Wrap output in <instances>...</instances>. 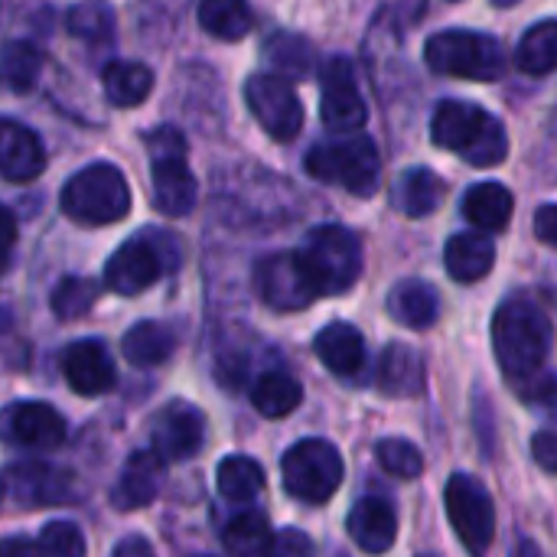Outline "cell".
I'll return each mask as SVG.
<instances>
[{
	"label": "cell",
	"mask_w": 557,
	"mask_h": 557,
	"mask_svg": "<svg viewBox=\"0 0 557 557\" xmlns=\"http://www.w3.org/2000/svg\"><path fill=\"white\" fill-rule=\"evenodd\" d=\"M245 101L268 137L287 144L304 127V104L294 85L281 75H251L245 82Z\"/></svg>",
	"instance_id": "cell-12"
},
{
	"label": "cell",
	"mask_w": 557,
	"mask_h": 557,
	"mask_svg": "<svg viewBox=\"0 0 557 557\" xmlns=\"http://www.w3.org/2000/svg\"><path fill=\"white\" fill-rule=\"evenodd\" d=\"M532 457L542 470L557 473V434L555 431H539L532 437Z\"/></svg>",
	"instance_id": "cell-41"
},
{
	"label": "cell",
	"mask_w": 557,
	"mask_h": 557,
	"mask_svg": "<svg viewBox=\"0 0 557 557\" xmlns=\"http://www.w3.org/2000/svg\"><path fill=\"white\" fill-rule=\"evenodd\" d=\"M69 33L88 46L108 42L114 36V10L104 0H88L72 7L69 13Z\"/></svg>",
	"instance_id": "cell-36"
},
{
	"label": "cell",
	"mask_w": 557,
	"mask_h": 557,
	"mask_svg": "<svg viewBox=\"0 0 557 557\" xmlns=\"http://www.w3.org/2000/svg\"><path fill=\"white\" fill-rule=\"evenodd\" d=\"M346 529L366 555H385L398 539V516L385 499H359Z\"/></svg>",
	"instance_id": "cell-18"
},
{
	"label": "cell",
	"mask_w": 557,
	"mask_h": 557,
	"mask_svg": "<svg viewBox=\"0 0 557 557\" xmlns=\"http://www.w3.org/2000/svg\"><path fill=\"white\" fill-rule=\"evenodd\" d=\"M202 441H206V421H202V414H199L193 405H186V401L166 405V408L157 414V421H153V450H157L166 463L196 457L199 447H202Z\"/></svg>",
	"instance_id": "cell-15"
},
{
	"label": "cell",
	"mask_w": 557,
	"mask_h": 557,
	"mask_svg": "<svg viewBox=\"0 0 557 557\" xmlns=\"http://www.w3.org/2000/svg\"><path fill=\"white\" fill-rule=\"evenodd\" d=\"M493 349L512 382L535 379L552 352V320L532 300H506L493 317Z\"/></svg>",
	"instance_id": "cell-1"
},
{
	"label": "cell",
	"mask_w": 557,
	"mask_h": 557,
	"mask_svg": "<svg viewBox=\"0 0 557 557\" xmlns=\"http://www.w3.org/2000/svg\"><path fill=\"white\" fill-rule=\"evenodd\" d=\"M388 313L401 326L428 330V326L437 323L441 297H437V290L428 281L408 277V281H401V284L392 287V294H388Z\"/></svg>",
	"instance_id": "cell-23"
},
{
	"label": "cell",
	"mask_w": 557,
	"mask_h": 557,
	"mask_svg": "<svg viewBox=\"0 0 557 557\" xmlns=\"http://www.w3.org/2000/svg\"><path fill=\"white\" fill-rule=\"evenodd\" d=\"M447 274L460 284L483 281L496 264V245L483 232H460L444 248Z\"/></svg>",
	"instance_id": "cell-22"
},
{
	"label": "cell",
	"mask_w": 557,
	"mask_h": 557,
	"mask_svg": "<svg viewBox=\"0 0 557 557\" xmlns=\"http://www.w3.org/2000/svg\"><path fill=\"white\" fill-rule=\"evenodd\" d=\"M180 261V248L166 232H140L137 238L124 242L104 264V287L134 297L144 294L160 281L166 268Z\"/></svg>",
	"instance_id": "cell-7"
},
{
	"label": "cell",
	"mask_w": 557,
	"mask_h": 557,
	"mask_svg": "<svg viewBox=\"0 0 557 557\" xmlns=\"http://www.w3.org/2000/svg\"><path fill=\"white\" fill-rule=\"evenodd\" d=\"M320 117L333 134H352L366 124L369 111L352 82V65L346 59H330L323 65V95H320Z\"/></svg>",
	"instance_id": "cell-13"
},
{
	"label": "cell",
	"mask_w": 557,
	"mask_h": 557,
	"mask_svg": "<svg viewBox=\"0 0 557 557\" xmlns=\"http://www.w3.org/2000/svg\"><path fill=\"white\" fill-rule=\"evenodd\" d=\"M444 499H447L450 525L457 529L463 548L473 557L486 555L496 539V506L486 486L470 473H454L447 480Z\"/></svg>",
	"instance_id": "cell-10"
},
{
	"label": "cell",
	"mask_w": 557,
	"mask_h": 557,
	"mask_svg": "<svg viewBox=\"0 0 557 557\" xmlns=\"http://www.w3.org/2000/svg\"><path fill=\"white\" fill-rule=\"evenodd\" d=\"M268 557H317V548L310 535H304L300 529H284L274 535Z\"/></svg>",
	"instance_id": "cell-40"
},
{
	"label": "cell",
	"mask_w": 557,
	"mask_h": 557,
	"mask_svg": "<svg viewBox=\"0 0 557 557\" xmlns=\"http://www.w3.org/2000/svg\"><path fill=\"white\" fill-rule=\"evenodd\" d=\"M375 454H379L382 470L398 476V480H418L424 473V457H421V450L411 441L385 437V441H379Z\"/></svg>",
	"instance_id": "cell-38"
},
{
	"label": "cell",
	"mask_w": 557,
	"mask_h": 557,
	"mask_svg": "<svg viewBox=\"0 0 557 557\" xmlns=\"http://www.w3.org/2000/svg\"><path fill=\"white\" fill-rule=\"evenodd\" d=\"M307 173L349 189L352 196L369 199L379 189V176H382V160H379V147L372 137L352 131V134H336L326 144H317L307 153Z\"/></svg>",
	"instance_id": "cell-3"
},
{
	"label": "cell",
	"mask_w": 557,
	"mask_h": 557,
	"mask_svg": "<svg viewBox=\"0 0 557 557\" xmlns=\"http://www.w3.org/2000/svg\"><path fill=\"white\" fill-rule=\"evenodd\" d=\"M0 499H3V483H0Z\"/></svg>",
	"instance_id": "cell-48"
},
{
	"label": "cell",
	"mask_w": 557,
	"mask_h": 557,
	"mask_svg": "<svg viewBox=\"0 0 557 557\" xmlns=\"http://www.w3.org/2000/svg\"><path fill=\"white\" fill-rule=\"evenodd\" d=\"M225 552L232 557H268L271 552V525L261 512H242L225 525Z\"/></svg>",
	"instance_id": "cell-33"
},
{
	"label": "cell",
	"mask_w": 557,
	"mask_h": 557,
	"mask_svg": "<svg viewBox=\"0 0 557 557\" xmlns=\"http://www.w3.org/2000/svg\"><path fill=\"white\" fill-rule=\"evenodd\" d=\"M163 467H166V460L157 450H137L127 460V467H124V473H121V480L114 486V496H111L114 506L117 509H144V506H150L157 499V493H160Z\"/></svg>",
	"instance_id": "cell-19"
},
{
	"label": "cell",
	"mask_w": 557,
	"mask_h": 557,
	"mask_svg": "<svg viewBox=\"0 0 557 557\" xmlns=\"http://www.w3.org/2000/svg\"><path fill=\"white\" fill-rule=\"evenodd\" d=\"M0 557H39V552L26 539H3L0 542Z\"/></svg>",
	"instance_id": "cell-44"
},
{
	"label": "cell",
	"mask_w": 557,
	"mask_h": 557,
	"mask_svg": "<svg viewBox=\"0 0 557 557\" xmlns=\"http://www.w3.org/2000/svg\"><path fill=\"white\" fill-rule=\"evenodd\" d=\"M424 59L437 75L467 82H496L506 72V49L493 36L470 29L434 33L424 46Z\"/></svg>",
	"instance_id": "cell-5"
},
{
	"label": "cell",
	"mask_w": 557,
	"mask_h": 557,
	"mask_svg": "<svg viewBox=\"0 0 557 557\" xmlns=\"http://www.w3.org/2000/svg\"><path fill=\"white\" fill-rule=\"evenodd\" d=\"M39 72H42V55L36 46L13 39L0 49V88L3 91H13V95L29 91Z\"/></svg>",
	"instance_id": "cell-31"
},
{
	"label": "cell",
	"mask_w": 557,
	"mask_h": 557,
	"mask_svg": "<svg viewBox=\"0 0 557 557\" xmlns=\"http://www.w3.org/2000/svg\"><path fill=\"white\" fill-rule=\"evenodd\" d=\"M101 82L114 108H137L153 91V72L144 62H131V59L108 62L101 72Z\"/></svg>",
	"instance_id": "cell-27"
},
{
	"label": "cell",
	"mask_w": 557,
	"mask_h": 557,
	"mask_svg": "<svg viewBox=\"0 0 557 557\" xmlns=\"http://www.w3.org/2000/svg\"><path fill=\"white\" fill-rule=\"evenodd\" d=\"M39 557H85V535L72 522H49L36 542Z\"/></svg>",
	"instance_id": "cell-39"
},
{
	"label": "cell",
	"mask_w": 557,
	"mask_h": 557,
	"mask_svg": "<svg viewBox=\"0 0 557 557\" xmlns=\"http://www.w3.org/2000/svg\"><path fill=\"white\" fill-rule=\"evenodd\" d=\"M300 398H304V388L287 372H268L251 388V405L264 418H287L290 411H297Z\"/></svg>",
	"instance_id": "cell-32"
},
{
	"label": "cell",
	"mask_w": 557,
	"mask_h": 557,
	"mask_svg": "<svg viewBox=\"0 0 557 557\" xmlns=\"http://www.w3.org/2000/svg\"><path fill=\"white\" fill-rule=\"evenodd\" d=\"M535 235L548 245L557 248V206H542L535 215Z\"/></svg>",
	"instance_id": "cell-42"
},
{
	"label": "cell",
	"mask_w": 557,
	"mask_h": 557,
	"mask_svg": "<svg viewBox=\"0 0 557 557\" xmlns=\"http://www.w3.org/2000/svg\"><path fill=\"white\" fill-rule=\"evenodd\" d=\"M313 349H317L320 362H323L333 375H343V379L356 375V372L366 366V339H362V333H359L356 326H349V323H330V326L317 336Z\"/></svg>",
	"instance_id": "cell-24"
},
{
	"label": "cell",
	"mask_w": 557,
	"mask_h": 557,
	"mask_svg": "<svg viewBox=\"0 0 557 557\" xmlns=\"http://www.w3.org/2000/svg\"><path fill=\"white\" fill-rule=\"evenodd\" d=\"M10 493L29 506H55L72 496V476L49 463H23L7 473Z\"/></svg>",
	"instance_id": "cell-20"
},
{
	"label": "cell",
	"mask_w": 557,
	"mask_h": 557,
	"mask_svg": "<svg viewBox=\"0 0 557 557\" xmlns=\"http://www.w3.org/2000/svg\"><path fill=\"white\" fill-rule=\"evenodd\" d=\"M441 202H444V180L434 170L414 166V170H405L398 176V183H395V206L408 219H424Z\"/></svg>",
	"instance_id": "cell-26"
},
{
	"label": "cell",
	"mask_w": 557,
	"mask_h": 557,
	"mask_svg": "<svg viewBox=\"0 0 557 557\" xmlns=\"http://www.w3.org/2000/svg\"><path fill=\"white\" fill-rule=\"evenodd\" d=\"M173 346H176L173 333H170L163 323H153V320L134 323V326L124 333V343H121L127 362L137 366V369H150V366L166 362V359L173 356Z\"/></svg>",
	"instance_id": "cell-28"
},
{
	"label": "cell",
	"mask_w": 557,
	"mask_h": 557,
	"mask_svg": "<svg viewBox=\"0 0 557 557\" xmlns=\"http://www.w3.org/2000/svg\"><path fill=\"white\" fill-rule=\"evenodd\" d=\"M199 26L222 42H238L251 33L255 13H251L248 0H202Z\"/></svg>",
	"instance_id": "cell-29"
},
{
	"label": "cell",
	"mask_w": 557,
	"mask_h": 557,
	"mask_svg": "<svg viewBox=\"0 0 557 557\" xmlns=\"http://www.w3.org/2000/svg\"><path fill=\"white\" fill-rule=\"evenodd\" d=\"M268 62L274 65V75L281 78H307L313 72V46L304 36L294 33H277L264 46Z\"/></svg>",
	"instance_id": "cell-35"
},
{
	"label": "cell",
	"mask_w": 557,
	"mask_h": 557,
	"mask_svg": "<svg viewBox=\"0 0 557 557\" xmlns=\"http://www.w3.org/2000/svg\"><path fill=\"white\" fill-rule=\"evenodd\" d=\"M516 65H519L525 75H535V78L555 72L557 20H542V23H535V26L522 36V42H519V49H516Z\"/></svg>",
	"instance_id": "cell-30"
},
{
	"label": "cell",
	"mask_w": 557,
	"mask_h": 557,
	"mask_svg": "<svg viewBox=\"0 0 557 557\" xmlns=\"http://www.w3.org/2000/svg\"><path fill=\"white\" fill-rule=\"evenodd\" d=\"M431 137L437 147L460 153L470 166H496L509 153L506 127L473 101H444L434 111Z\"/></svg>",
	"instance_id": "cell-2"
},
{
	"label": "cell",
	"mask_w": 557,
	"mask_h": 557,
	"mask_svg": "<svg viewBox=\"0 0 557 557\" xmlns=\"http://www.w3.org/2000/svg\"><path fill=\"white\" fill-rule=\"evenodd\" d=\"M512 557H539V545H535L532 539H522V542L516 545Z\"/></svg>",
	"instance_id": "cell-46"
},
{
	"label": "cell",
	"mask_w": 557,
	"mask_h": 557,
	"mask_svg": "<svg viewBox=\"0 0 557 557\" xmlns=\"http://www.w3.org/2000/svg\"><path fill=\"white\" fill-rule=\"evenodd\" d=\"M101 294V284L98 281H88V277H65L59 281V287L52 290V310L59 320H82L95 300Z\"/></svg>",
	"instance_id": "cell-37"
},
{
	"label": "cell",
	"mask_w": 557,
	"mask_h": 557,
	"mask_svg": "<svg viewBox=\"0 0 557 557\" xmlns=\"http://www.w3.org/2000/svg\"><path fill=\"white\" fill-rule=\"evenodd\" d=\"M219 493L232 503H251L264 490V470L251 457H225L215 470Z\"/></svg>",
	"instance_id": "cell-34"
},
{
	"label": "cell",
	"mask_w": 557,
	"mask_h": 557,
	"mask_svg": "<svg viewBox=\"0 0 557 557\" xmlns=\"http://www.w3.org/2000/svg\"><path fill=\"white\" fill-rule=\"evenodd\" d=\"M284 490L310 506H320L336 496L343 483V457L330 441L310 437L294 444L281 460Z\"/></svg>",
	"instance_id": "cell-8"
},
{
	"label": "cell",
	"mask_w": 557,
	"mask_h": 557,
	"mask_svg": "<svg viewBox=\"0 0 557 557\" xmlns=\"http://www.w3.org/2000/svg\"><path fill=\"white\" fill-rule=\"evenodd\" d=\"M46 170L42 140L20 121L0 117V176L10 183H29Z\"/></svg>",
	"instance_id": "cell-17"
},
{
	"label": "cell",
	"mask_w": 557,
	"mask_h": 557,
	"mask_svg": "<svg viewBox=\"0 0 557 557\" xmlns=\"http://www.w3.org/2000/svg\"><path fill=\"white\" fill-rule=\"evenodd\" d=\"M0 434L26 450H55L65 441V421L42 401H20L0 414Z\"/></svg>",
	"instance_id": "cell-14"
},
{
	"label": "cell",
	"mask_w": 557,
	"mask_h": 557,
	"mask_svg": "<svg viewBox=\"0 0 557 557\" xmlns=\"http://www.w3.org/2000/svg\"><path fill=\"white\" fill-rule=\"evenodd\" d=\"M512 209H516L512 193L496 180L476 183L463 196V215L476 225V232H503L512 222Z\"/></svg>",
	"instance_id": "cell-25"
},
{
	"label": "cell",
	"mask_w": 557,
	"mask_h": 557,
	"mask_svg": "<svg viewBox=\"0 0 557 557\" xmlns=\"http://www.w3.org/2000/svg\"><path fill=\"white\" fill-rule=\"evenodd\" d=\"M62 375L82 398H98L114 388V362L98 339H78L62 356Z\"/></svg>",
	"instance_id": "cell-16"
},
{
	"label": "cell",
	"mask_w": 557,
	"mask_h": 557,
	"mask_svg": "<svg viewBox=\"0 0 557 557\" xmlns=\"http://www.w3.org/2000/svg\"><path fill=\"white\" fill-rule=\"evenodd\" d=\"M150 150V176H153V206L170 215H189L196 206V176L186 163V137L163 124L147 137Z\"/></svg>",
	"instance_id": "cell-6"
},
{
	"label": "cell",
	"mask_w": 557,
	"mask_h": 557,
	"mask_svg": "<svg viewBox=\"0 0 557 557\" xmlns=\"http://www.w3.org/2000/svg\"><path fill=\"white\" fill-rule=\"evenodd\" d=\"M59 202L78 225H114L131 212V189L117 166L88 163L62 186Z\"/></svg>",
	"instance_id": "cell-4"
},
{
	"label": "cell",
	"mask_w": 557,
	"mask_h": 557,
	"mask_svg": "<svg viewBox=\"0 0 557 557\" xmlns=\"http://www.w3.org/2000/svg\"><path fill=\"white\" fill-rule=\"evenodd\" d=\"M255 284H258L261 300L284 313L304 310L320 297V287L300 251H281V255L264 258L255 271Z\"/></svg>",
	"instance_id": "cell-11"
},
{
	"label": "cell",
	"mask_w": 557,
	"mask_h": 557,
	"mask_svg": "<svg viewBox=\"0 0 557 557\" xmlns=\"http://www.w3.org/2000/svg\"><path fill=\"white\" fill-rule=\"evenodd\" d=\"M428 385L424 359L405 343H392L379 359V388L388 398H418Z\"/></svg>",
	"instance_id": "cell-21"
},
{
	"label": "cell",
	"mask_w": 557,
	"mask_h": 557,
	"mask_svg": "<svg viewBox=\"0 0 557 557\" xmlns=\"http://www.w3.org/2000/svg\"><path fill=\"white\" fill-rule=\"evenodd\" d=\"M496 7H512V3H519V0H493Z\"/></svg>",
	"instance_id": "cell-47"
},
{
	"label": "cell",
	"mask_w": 557,
	"mask_h": 557,
	"mask_svg": "<svg viewBox=\"0 0 557 557\" xmlns=\"http://www.w3.org/2000/svg\"><path fill=\"white\" fill-rule=\"evenodd\" d=\"M114 557H153V548L144 542V539H124L117 548H114Z\"/></svg>",
	"instance_id": "cell-45"
},
{
	"label": "cell",
	"mask_w": 557,
	"mask_h": 557,
	"mask_svg": "<svg viewBox=\"0 0 557 557\" xmlns=\"http://www.w3.org/2000/svg\"><path fill=\"white\" fill-rule=\"evenodd\" d=\"M13 245H16V219H13V212L0 202V261L10 255Z\"/></svg>",
	"instance_id": "cell-43"
},
{
	"label": "cell",
	"mask_w": 557,
	"mask_h": 557,
	"mask_svg": "<svg viewBox=\"0 0 557 557\" xmlns=\"http://www.w3.org/2000/svg\"><path fill=\"white\" fill-rule=\"evenodd\" d=\"M304 261L323 294H346L362 274V245L343 225H320L304 245Z\"/></svg>",
	"instance_id": "cell-9"
}]
</instances>
